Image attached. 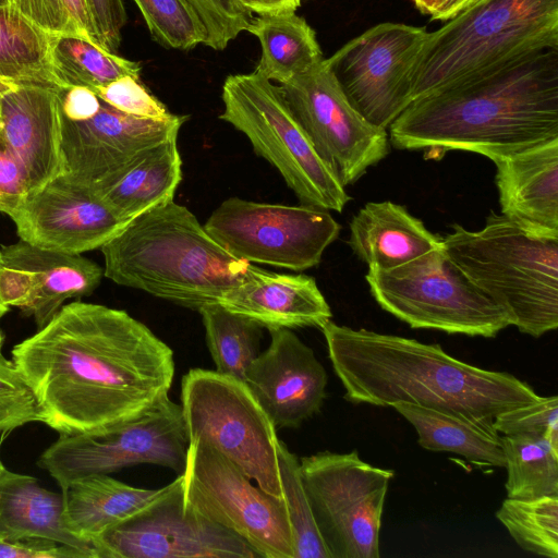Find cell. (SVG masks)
Returning a JSON list of instances; mask_svg holds the SVG:
<instances>
[{
	"label": "cell",
	"instance_id": "cell-47",
	"mask_svg": "<svg viewBox=\"0 0 558 558\" xmlns=\"http://www.w3.org/2000/svg\"><path fill=\"white\" fill-rule=\"evenodd\" d=\"M458 0H440L436 10L430 15L433 21H447L451 19L452 11Z\"/></svg>",
	"mask_w": 558,
	"mask_h": 558
},
{
	"label": "cell",
	"instance_id": "cell-48",
	"mask_svg": "<svg viewBox=\"0 0 558 558\" xmlns=\"http://www.w3.org/2000/svg\"><path fill=\"white\" fill-rule=\"evenodd\" d=\"M440 0H413L415 7L424 14L429 16L436 10Z\"/></svg>",
	"mask_w": 558,
	"mask_h": 558
},
{
	"label": "cell",
	"instance_id": "cell-30",
	"mask_svg": "<svg viewBox=\"0 0 558 558\" xmlns=\"http://www.w3.org/2000/svg\"><path fill=\"white\" fill-rule=\"evenodd\" d=\"M52 37L11 4L0 7V78L19 85L66 89L52 68Z\"/></svg>",
	"mask_w": 558,
	"mask_h": 558
},
{
	"label": "cell",
	"instance_id": "cell-42",
	"mask_svg": "<svg viewBox=\"0 0 558 558\" xmlns=\"http://www.w3.org/2000/svg\"><path fill=\"white\" fill-rule=\"evenodd\" d=\"M28 193L24 167L0 138V211L8 215Z\"/></svg>",
	"mask_w": 558,
	"mask_h": 558
},
{
	"label": "cell",
	"instance_id": "cell-1",
	"mask_svg": "<svg viewBox=\"0 0 558 558\" xmlns=\"http://www.w3.org/2000/svg\"><path fill=\"white\" fill-rule=\"evenodd\" d=\"M12 362L33 389L39 421L59 434L106 428L166 399L171 348L125 311L72 302L15 344Z\"/></svg>",
	"mask_w": 558,
	"mask_h": 558
},
{
	"label": "cell",
	"instance_id": "cell-2",
	"mask_svg": "<svg viewBox=\"0 0 558 558\" xmlns=\"http://www.w3.org/2000/svg\"><path fill=\"white\" fill-rule=\"evenodd\" d=\"M558 137V48L529 53L412 102L389 126L398 149L492 161Z\"/></svg>",
	"mask_w": 558,
	"mask_h": 558
},
{
	"label": "cell",
	"instance_id": "cell-50",
	"mask_svg": "<svg viewBox=\"0 0 558 558\" xmlns=\"http://www.w3.org/2000/svg\"><path fill=\"white\" fill-rule=\"evenodd\" d=\"M475 1L477 0H458L453 8L452 16H454L458 12H460L461 10H463L464 8H466L468 5L472 4Z\"/></svg>",
	"mask_w": 558,
	"mask_h": 558
},
{
	"label": "cell",
	"instance_id": "cell-19",
	"mask_svg": "<svg viewBox=\"0 0 558 558\" xmlns=\"http://www.w3.org/2000/svg\"><path fill=\"white\" fill-rule=\"evenodd\" d=\"M1 253L0 302L34 317L38 329L66 299L92 294L104 277V269L81 254L46 251L23 240Z\"/></svg>",
	"mask_w": 558,
	"mask_h": 558
},
{
	"label": "cell",
	"instance_id": "cell-54",
	"mask_svg": "<svg viewBox=\"0 0 558 558\" xmlns=\"http://www.w3.org/2000/svg\"><path fill=\"white\" fill-rule=\"evenodd\" d=\"M4 469H5V468H4V465L2 464L1 459H0V472H1L2 470H4Z\"/></svg>",
	"mask_w": 558,
	"mask_h": 558
},
{
	"label": "cell",
	"instance_id": "cell-53",
	"mask_svg": "<svg viewBox=\"0 0 558 558\" xmlns=\"http://www.w3.org/2000/svg\"><path fill=\"white\" fill-rule=\"evenodd\" d=\"M10 5L9 0H0V7Z\"/></svg>",
	"mask_w": 558,
	"mask_h": 558
},
{
	"label": "cell",
	"instance_id": "cell-43",
	"mask_svg": "<svg viewBox=\"0 0 558 558\" xmlns=\"http://www.w3.org/2000/svg\"><path fill=\"white\" fill-rule=\"evenodd\" d=\"M101 47L116 52L128 15L123 0H88Z\"/></svg>",
	"mask_w": 558,
	"mask_h": 558
},
{
	"label": "cell",
	"instance_id": "cell-11",
	"mask_svg": "<svg viewBox=\"0 0 558 558\" xmlns=\"http://www.w3.org/2000/svg\"><path fill=\"white\" fill-rule=\"evenodd\" d=\"M182 475L183 506L244 539L259 558H294L287 505L208 444L189 442Z\"/></svg>",
	"mask_w": 558,
	"mask_h": 558
},
{
	"label": "cell",
	"instance_id": "cell-35",
	"mask_svg": "<svg viewBox=\"0 0 558 558\" xmlns=\"http://www.w3.org/2000/svg\"><path fill=\"white\" fill-rule=\"evenodd\" d=\"M278 464L283 498L294 541V558H330L320 537L301 477L300 460L278 441Z\"/></svg>",
	"mask_w": 558,
	"mask_h": 558
},
{
	"label": "cell",
	"instance_id": "cell-29",
	"mask_svg": "<svg viewBox=\"0 0 558 558\" xmlns=\"http://www.w3.org/2000/svg\"><path fill=\"white\" fill-rule=\"evenodd\" d=\"M245 32L260 43L254 72L271 82L286 83L324 59L315 31L295 12L258 15Z\"/></svg>",
	"mask_w": 558,
	"mask_h": 558
},
{
	"label": "cell",
	"instance_id": "cell-46",
	"mask_svg": "<svg viewBox=\"0 0 558 558\" xmlns=\"http://www.w3.org/2000/svg\"><path fill=\"white\" fill-rule=\"evenodd\" d=\"M240 2L252 15L295 12L301 5V0H240Z\"/></svg>",
	"mask_w": 558,
	"mask_h": 558
},
{
	"label": "cell",
	"instance_id": "cell-34",
	"mask_svg": "<svg viewBox=\"0 0 558 558\" xmlns=\"http://www.w3.org/2000/svg\"><path fill=\"white\" fill-rule=\"evenodd\" d=\"M496 518L523 550L558 558V496L506 498Z\"/></svg>",
	"mask_w": 558,
	"mask_h": 558
},
{
	"label": "cell",
	"instance_id": "cell-21",
	"mask_svg": "<svg viewBox=\"0 0 558 558\" xmlns=\"http://www.w3.org/2000/svg\"><path fill=\"white\" fill-rule=\"evenodd\" d=\"M61 92L19 85L0 95V138L24 167L29 192L65 174Z\"/></svg>",
	"mask_w": 558,
	"mask_h": 558
},
{
	"label": "cell",
	"instance_id": "cell-41",
	"mask_svg": "<svg viewBox=\"0 0 558 558\" xmlns=\"http://www.w3.org/2000/svg\"><path fill=\"white\" fill-rule=\"evenodd\" d=\"M95 94L111 107L138 118L166 120L172 117L166 106L140 82L126 75L97 89Z\"/></svg>",
	"mask_w": 558,
	"mask_h": 558
},
{
	"label": "cell",
	"instance_id": "cell-9",
	"mask_svg": "<svg viewBox=\"0 0 558 558\" xmlns=\"http://www.w3.org/2000/svg\"><path fill=\"white\" fill-rule=\"evenodd\" d=\"M189 442L199 439L269 495L283 499L276 428L244 381L203 368L181 383Z\"/></svg>",
	"mask_w": 558,
	"mask_h": 558
},
{
	"label": "cell",
	"instance_id": "cell-24",
	"mask_svg": "<svg viewBox=\"0 0 558 558\" xmlns=\"http://www.w3.org/2000/svg\"><path fill=\"white\" fill-rule=\"evenodd\" d=\"M349 245L368 268L386 270L442 247V239L404 206L384 201L368 202L353 216Z\"/></svg>",
	"mask_w": 558,
	"mask_h": 558
},
{
	"label": "cell",
	"instance_id": "cell-27",
	"mask_svg": "<svg viewBox=\"0 0 558 558\" xmlns=\"http://www.w3.org/2000/svg\"><path fill=\"white\" fill-rule=\"evenodd\" d=\"M415 428L418 445L432 451H448L469 461L505 468L501 436L494 420H472L417 404L391 405Z\"/></svg>",
	"mask_w": 558,
	"mask_h": 558
},
{
	"label": "cell",
	"instance_id": "cell-14",
	"mask_svg": "<svg viewBox=\"0 0 558 558\" xmlns=\"http://www.w3.org/2000/svg\"><path fill=\"white\" fill-rule=\"evenodd\" d=\"M278 85L315 150L343 186L387 156V130L371 124L352 107L326 59Z\"/></svg>",
	"mask_w": 558,
	"mask_h": 558
},
{
	"label": "cell",
	"instance_id": "cell-38",
	"mask_svg": "<svg viewBox=\"0 0 558 558\" xmlns=\"http://www.w3.org/2000/svg\"><path fill=\"white\" fill-rule=\"evenodd\" d=\"M39 421V407L29 384L12 361L0 357V432Z\"/></svg>",
	"mask_w": 558,
	"mask_h": 558
},
{
	"label": "cell",
	"instance_id": "cell-45",
	"mask_svg": "<svg viewBox=\"0 0 558 558\" xmlns=\"http://www.w3.org/2000/svg\"><path fill=\"white\" fill-rule=\"evenodd\" d=\"M61 108L65 118L84 121L99 111L100 99L87 87L73 86L61 92Z\"/></svg>",
	"mask_w": 558,
	"mask_h": 558
},
{
	"label": "cell",
	"instance_id": "cell-6",
	"mask_svg": "<svg viewBox=\"0 0 558 558\" xmlns=\"http://www.w3.org/2000/svg\"><path fill=\"white\" fill-rule=\"evenodd\" d=\"M441 239L447 256L521 332L537 338L557 329L558 239L533 235L493 211L482 229L453 223Z\"/></svg>",
	"mask_w": 558,
	"mask_h": 558
},
{
	"label": "cell",
	"instance_id": "cell-51",
	"mask_svg": "<svg viewBox=\"0 0 558 558\" xmlns=\"http://www.w3.org/2000/svg\"><path fill=\"white\" fill-rule=\"evenodd\" d=\"M1 266H2V253H1V250H0V268H1ZM8 311H9V307L2 305L1 302H0V314L4 315Z\"/></svg>",
	"mask_w": 558,
	"mask_h": 558
},
{
	"label": "cell",
	"instance_id": "cell-15",
	"mask_svg": "<svg viewBox=\"0 0 558 558\" xmlns=\"http://www.w3.org/2000/svg\"><path fill=\"white\" fill-rule=\"evenodd\" d=\"M424 27L381 23L326 59L352 107L387 130L411 104V73L427 37Z\"/></svg>",
	"mask_w": 558,
	"mask_h": 558
},
{
	"label": "cell",
	"instance_id": "cell-44",
	"mask_svg": "<svg viewBox=\"0 0 558 558\" xmlns=\"http://www.w3.org/2000/svg\"><path fill=\"white\" fill-rule=\"evenodd\" d=\"M0 558H86L78 549L57 542L12 539L0 534Z\"/></svg>",
	"mask_w": 558,
	"mask_h": 558
},
{
	"label": "cell",
	"instance_id": "cell-40",
	"mask_svg": "<svg viewBox=\"0 0 558 558\" xmlns=\"http://www.w3.org/2000/svg\"><path fill=\"white\" fill-rule=\"evenodd\" d=\"M202 20L207 38L205 46L223 50L245 32L253 15L240 0H187Z\"/></svg>",
	"mask_w": 558,
	"mask_h": 558
},
{
	"label": "cell",
	"instance_id": "cell-5",
	"mask_svg": "<svg viewBox=\"0 0 558 558\" xmlns=\"http://www.w3.org/2000/svg\"><path fill=\"white\" fill-rule=\"evenodd\" d=\"M549 48H558V0H477L427 34L411 73V104Z\"/></svg>",
	"mask_w": 558,
	"mask_h": 558
},
{
	"label": "cell",
	"instance_id": "cell-52",
	"mask_svg": "<svg viewBox=\"0 0 558 558\" xmlns=\"http://www.w3.org/2000/svg\"><path fill=\"white\" fill-rule=\"evenodd\" d=\"M2 316L3 315L0 314V319L2 318ZM3 341H4V335H3L2 329L0 327V357L3 356L2 355Z\"/></svg>",
	"mask_w": 558,
	"mask_h": 558
},
{
	"label": "cell",
	"instance_id": "cell-28",
	"mask_svg": "<svg viewBox=\"0 0 558 558\" xmlns=\"http://www.w3.org/2000/svg\"><path fill=\"white\" fill-rule=\"evenodd\" d=\"M182 180L178 136L149 149L116 183L97 195L122 219L173 201Z\"/></svg>",
	"mask_w": 558,
	"mask_h": 558
},
{
	"label": "cell",
	"instance_id": "cell-7",
	"mask_svg": "<svg viewBox=\"0 0 558 558\" xmlns=\"http://www.w3.org/2000/svg\"><path fill=\"white\" fill-rule=\"evenodd\" d=\"M219 119L243 133L254 151L275 167L301 204L341 213L345 186L315 150L279 85L257 74L226 77Z\"/></svg>",
	"mask_w": 558,
	"mask_h": 558
},
{
	"label": "cell",
	"instance_id": "cell-36",
	"mask_svg": "<svg viewBox=\"0 0 558 558\" xmlns=\"http://www.w3.org/2000/svg\"><path fill=\"white\" fill-rule=\"evenodd\" d=\"M147 28L167 49L191 50L206 44V29L187 0H133Z\"/></svg>",
	"mask_w": 558,
	"mask_h": 558
},
{
	"label": "cell",
	"instance_id": "cell-25",
	"mask_svg": "<svg viewBox=\"0 0 558 558\" xmlns=\"http://www.w3.org/2000/svg\"><path fill=\"white\" fill-rule=\"evenodd\" d=\"M62 494L41 487L37 478L0 472V534L12 539L40 538L74 547L97 558L95 546L65 525Z\"/></svg>",
	"mask_w": 558,
	"mask_h": 558
},
{
	"label": "cell",
	"instance_id": "cell-32",
	"mask_svg": "<svg viewBox=\"0 0 558 558\" xmlns=\"http://www.w3.org/2000/svg\"><path fill=\"white\" fill-rule=\"evenodd\" d=\"M51 63L66 88L82 86L94 93L126 75L140 78L142 71L140 62L70 35L52 37Z\"/></svg>",
	"mask_w": 558,
	"mask_h": 558
},
{
	"label": "cell",
	"instance_id": "cell-33",
	"mask_svg": "<svg viewBox=\"0 0 558 558\" xmlns=\"http://www.w3.org/2000/svg\"><path fill=\"white\" fill-rule=\"evenodd\" d=\"M197 312L215 371L243 381L248 366L259 354L264 328L220 304L205 305Z\"/></svg>",
	"mask_w": 558,
	"mask_h": 558
},
{
	"label": "cell",
	"instance_id": "cell-18",
	"mask_svg": "<svg viewBox=\"0 0 558 558\" xmlns=\"http://www.w3.org/2000/svg\"><path fill=\"white\" fill-rule=\"evenodd\" d=\"M8 216L21 240L65 254L100 248L130 222L93 190L65 174L29 192Z\"/></svg>",
	"mask_w": 558,
	"mask_h": 558
},
{
	"label": "cell",
	"instance_id": "cell-37",
	"mask_svg": "<svg viewBox=\"0 0 558 558\" xmlns=\"http://www.w3.org/2000/svg\"><path fill=\"white\" fill-rule=\"evenodd\" d=\"M9 1L17 12L52 36H76L101 47L88 0Z\"/></svg>",
	"mask_w": 558,
	"mask_h": 558
},
{
	"label": "cell",
	"instance_id": "cell-12",
	"mask_svg": "<svg viewBox=\"0 0 558 558\" xmlns=\"http://www.w3.org/2000/svg\"><path fill=\"white\" fill-rule=\"evenodd\" d=\"M187 447L182 407L167 397L133 420L96 430L60 434L37 465L63 489L77 478L137 464H157L181 474Z\"/></svg>",
	"mask_w": 558,
	"mask_h": 558
},
{
	"label": "cell",
	"instance_id": "cell-17",
	"mask_svg": "<svg viewBox=\"0 0 558 558\" xmlns=\"http://www.w3.org/2000/svg\"><path fill=\"white\" fill-rule=\"evenodd\" d=\"M189 116L153 120L124 113L100 100L90 119L73 121L62 113L65 175L96 194L116 183L149 149L179 136Z\"/></svg>",
	"mask_w": 558,
	"mask_h": 558
},
{
	"label": "cell",
	"instance_id": "cell-49",
	"mask_svg": "<svg viewBox=\"0 0 558 558\" xmlns=\"http://www.w3.org/2000/svg\"><path fill=\"white\" fill-rule=\"evenodd\" d=\"M17 86H19V84L0 78V95L4 94L7 92L13 90Z\"/></svg>",
	"mask_w": 558,
	"mask_h": 558
},
{
	"label": "cell",
	"instance_id": "cell-10",
	"mask_svg": "<svg viewBox=\"0 0 558 558\" xmlns=\"http://www.w3.org/2000/svg\"><path fill=\"white\" fill-rule=\"evenodd\" d=\"M300 471L330 558H378L381 515L395 472L363 461L356 450L303 457Z\"/></svg>",
	"mask_w": 558,
	"mask_h": 558
},
{
	"label": "cell",
	"instance_id": "cell-23",
	"mask_svg": "<svg viewBox=\"0 0 558 558\" xmlns=\"http://www.w3.org/2000/svg\"><path fill=\"white\" fill-rule=\"evenodd\" d=\"M218 304L268 330L320 328L332 316L313 277L278 274L256 266Z\"/></svg>",
	"mask_w": 558,
	"mask_h": 558
},
{
	"label": "cell",
	"instance_id": "cell-20",
	"mask_svg": "<svg viewBox=\"0 0 558 558\" xmlns=\"http://www.w3.org/2000/svg\"><path fill=\"white\" fill-rule=\"evenodd\" d=\"M270 343L248 366L244 384L275 428H298L326 398L327 373L291 329L269 330Z\"/></svg>",
	"mask_w": 558,
	"mask_h": 558
},
{
	"label": "cell",
	"instance_id": "cell-31",
	"mask_svg": "<svg viewBox=\"0 0 558 558\" xmlns=\"http://www.w3.org/2000/svg\"><path fill=\"white\" fill-rule=\"evenodd\" d=\"M507 498L558 496V446L544 436L504 435Z\"/></svg>",
	"mask_w": 558,
	"mask_h": 558
},
{
	"label": "cell",
	"instance_id": "cell-13",
	"mask_svg": "<svg viewBox=\"0 0 558 558\" xmlns=\"http://www.w3.org/2000/svg\"><path fill=\"white\" fill-rule=\"evenodd\" d=\"M204 227L239 259L294 271L317 266L341 230L326 209L239 197L223 201Z\"/></svg>",
	"mask_w": 558,
	"mask_h": 558
},
{
	"label": "cell",
	"instance_id": "cell-26",
	"mask_svg": "<svg viewBox=\"0 0 558 558\" xmlns=\"http://www.w3.org/2000/svg\"><path fill=\"white\" fill-rule=\"evenodd\" d=\"M163 488L130 486L108 474L77 478L62 489L64 523L73 534L93 543L110 527L148 506Z\"/></svg>",
	"mask_w": 558,
	"mask_h": 558
},
{
	"label": "cell",
	"instance_id": "cell-55",
	"mask_svg": "<svg viewBox=\"0 0 558 558\" xmlns=\"http://www.w3.org/2000/svg\"><path fill=\"white\" fill-rule=\"evenodd\" d=\"M0 130H1V104H0Z\"/></svg>",
	"mask_w": 558,
	"mask_h": 558
},
{
	"label": "cell",
	"instance_id": "cell-16",
	"mask_svg": "<svg viewBox=\"0 0 558 558\" xmlns=\"http://www.w3.org/2000/svg\"><path fill=\"white\" fill-rule=\"evenodd\" d=\"M93 544L97 558H259L240 536L184 508L181 474Z\"/></svg>",
	"mask_w": 558,
	"mask_h": 558
},
{
	"label": "cell",
	"instance_id": "cell-22",
	"mask_svg": "<svg viewBox=\"0 0 558 558\" xmlns=\"http://www.w3.org/2000/svg\"><path fill=\"white\" fill-rule=\"evenodd\" d=\"M493 162L501 215L533 235L558 239V137Z\"/></svg>",
	"mask_w": 558,
	"mask_h": 558
},
{
	"label": "cell",
	"instance_id": "cell-8",
	"mask_svg": "<svg viewBox=\"0 0 558 558\" xmlns=\"http://www.w3.org/2000/svg\"><path fill=\"white\" fill-rule=\"evenodd\" d=\"M365 279L379 306L412 328L492 338L512 325L444 246L396 268H368Z\"/></svg>",
	"mask_w": 558,
	"mask_h": 558
},
{
	"label": "cell",
	"instance_id": "cell-3",
	"mask_svg": "<svg viewBox=\"0 0 558 558\" xmlns=\"http://www.w3.org/2000/svg\"><path fill=\"white\" fill-rule=\"evenodd\" d=\"M320 330L344 398L352 403L405 402L472 420H494L539 397L514 375L464 363L439 344L331 320Z\"/></svg>",
	"mask_w": 558,
	"mask_h": 558
},
{
	"label": "cell",
	"instance_id": "cell-39",
	"mask_svg": "<svg viewBox=\"0 0 558 558\" xmlns=\"http://www.w3.org/2000/svg\"><path fill=\"white\" fill-rule=\"evenodd\" d=\"M494 426L502 435L544 436L558 446V398L539 396L531 403L499 413Z\"/></svg>",
	"mask_w": 558,
	"mask_h": 558
},
{
	"label": "cell",
	"instance_id": "cell-4",
	"mask_svg": "<svg viewBox=\"0 0 558 558\" xmlns=\"http://www.w3.org/2000/svg\"><path fill=\"white\" fill-rule=\"evenodd\" d=\"M100 251L104 276L117 284L195 311L218 304L254 266L226 251L174 201L132 219Z\"/></svg>",
	"mask_w": 558,
	"mask_h": 558
}]
</instances>
